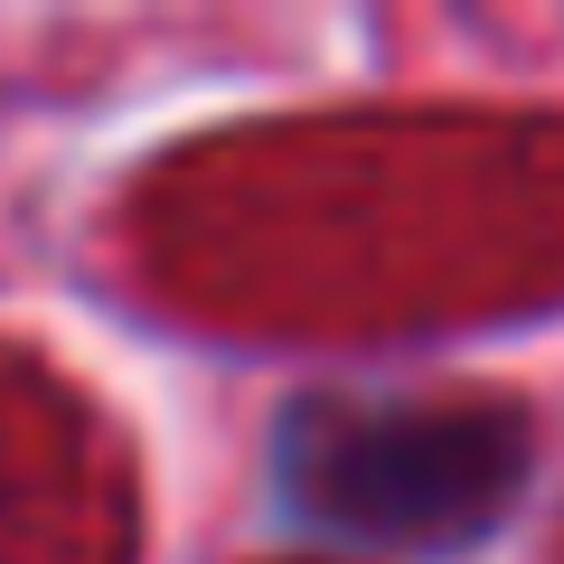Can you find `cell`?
I'll return each mask as SVG.
<instances>
[{
    "mask_svg": "<svg viewBox=\"0 0 564 564\" xmlns=\"http://www.w3.org/2000/svg\"><path fill=\"white\" fill-rule=\"evenodd\" d=\"M536 433L499 395H302L273 423V508L358 555H462L518 508Z\"/></svg>",
    "mask_w": 564,
    "mask_h": 564,
    "instance_id": "6da1fadb",
    "label": "cell"
}]
</instances>
